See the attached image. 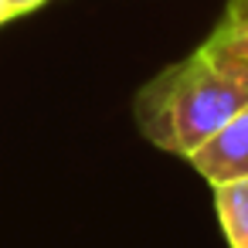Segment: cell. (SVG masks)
<instances>
[{"instance_id":"obj_1","label":"cell","mask_w":248,"mask_h":248,"mask_svg":"<svg viewBox=\"0 0 248 248\" xmlns=\"http://www.w3.org/2000/svg\"><path fill=\"white\" fill-rule=\"evenodd\" d=\"M245 102V92L231 78H224L201 51H190L136 92L133 116L136 129L156 150L187 156Z\"/></svg>"},{"instance_id":"obj_2","label":"cell","mask_w":248,"mask_h":248,"mask_svg":"<svg viewBox=\"0 0 248 248\" xmlns=\"http://www.w3.org/2000/svg\"><path fill=\"white\" fill-rule=\"evenodd\" d=\"M211 187L245 180L248 177V102L217 129L211 133L197 150L184 156Z\"/></svg>"},{"instance_id":"obj_3","label":"cell","mask_w":248,"mask_h":248,"mask_svg":"<svg viewBox=\"0 0 248 248\" xmlns=\"http://www.w3.org/2000/svg\"><path fill=\"white\" fill-rule=\"evenodd\" d=\"M197 51L248 99V21H217Z\"/></svg>"},{"instance_id":"obj_4","label":"cell","mask_w":248,"mask_h":248,"mask_svg":"<svg viewBox=\"0 0 248 248\" xmlns=\"http://www.w3.org/2000/svg\"><path fill=\"white\" fill-rule=\"evenodd\" d=\"M214 214L231 248H248V177L214 187Z\"/></svg>"},{"instance_id":"obj_5","label":"cell","mask_w":248,"mask_h":248,"mask_svg":"<svg viewBox=\"0 0 248 248\" xmlns=\"http://www.w3.org/2000/svg\"><path fill=\"white\" fill-rule=\"evenodd\" d=\"M4 4L11 7V14H14V17H24V14L38 11L41 4H48V0H4Z\"/></svg>"},{"instance_id":"obj_6","label":"cell","mask_w":248,"mask_h":248,"mask_svg":"<svg viewBox=\"0 0 248 248\" xmlns=\"http://www.w3.org/2000/svg\"><path fill=\"white\" fill-rule=\"evenodd\" d=\"M221 21H248V0H228Z\"/></svg>"},{"instance_id":"obj_7","label":"cell","mask_w":248,"mask_h":248,"mask_svg":"<svg viewBox=\"0 0 248 248\" xmlns=\"http://www.w3.org/2000/svg\"><path fill=\"white\" fill-rule=\"evenodd\" d=\"M14 21V14H11V7L4 4V0H0V24H11Z\"/></svg>"}]
</instances>
